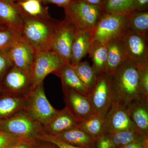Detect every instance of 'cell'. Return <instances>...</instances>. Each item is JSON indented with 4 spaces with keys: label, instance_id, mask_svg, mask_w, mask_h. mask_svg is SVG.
<instances>
[{
    "label": "cell",
    "instance_id": "obj_1",
    "mask_svg": "<svg viewBox=\"0 0 148 148\" xmlns=\"http://www.w3.org/2000/svg\"><path fill=\"white\" fill-rule=\"evenodd\" d=\"M59 21L51 17L36 18L23 16L19 39L27 43L34 53L51 50L54 34Z\"/></svg>",
    "mask_w": 148,
    "mask_h": 148
},
{
    "label": "cell",
    "instance_id": "obj_2",
    "mask_svg": "<svg viewBox=\"0 0 148 148\" xmlns=\"http://www.w3.org/2000/svg\"><path fill=\"white\" fill-rule=\"evenodd\" d=\"M112 77L116 101L127 106L135 100H145L142 95L138 67L131 61H124Z\"/></svg>",
    "mask_w": 148,
    "mask_h": 148
},
{
    "label": "cell",
    "instance_id": "obj_3",
    "mask_svg": "<svg viewBox=\"0 0 148 148\" xmlns=\"http://www.w3.org/2000/svg\"><path fill=\"white\" fill-rule=\"evenodd\" d=\"M23 111L42 130L59 112L53 108L47 98L43 82L34 88L28 93Z\"/></svg>",
    "mask_w": 148,
    "mask_h": 148
},
{
    "label": "cell",
    "instance_id": "obj_4",
    "mask_svg": "<svg viewBox=\"0 0 148 148\" xmlns=\"http://www.w3.org/2000/svg\"><path fill=\"white\" fill-rule=\"evenodd\" d=\"M130 14H113L104 12L90 33V45L106 44L120 38L127 28Z\"/></svg>",
    "mask_w": 148,
    "mask_h": 148
},
{
    "label": "cell",
    "instance_id": "obj_5",
    "mask_svg": "<svg viewBox=\"0 0 148 148\" xmlns=\"http://www.w3.org/2000/svg\"><path fill=\"white\" fill-rule=\"evenodd\" d=\"M65 16L78 28L90 33L104 13L102 7L73 0L64 8Z\"/></svg>",
    "mask_w": 148,
    "mask_h": 148
},
{
    "label": "cell",
    "instance_id": "obj_6",
    "mask_svg": "<svg viewBox=\"0 0 148 148\" xmlns=\"http://www.w3.org/2000/svg\"><path fill=\"white\" fill-rule=\"evenodd\" d=\"M87 96L95 113L106 118L115 101L112 76L106 73L97 75L95 86Z\"/></svg>",
    "mask_w": 148,
    "mask_h": 148
},
{
    "label": "cell",
    "instance_id": "obj_7",
    "mask_svg": "<svg viewBox=\"0 0 148 148\" xmlns=\"http://www.w3.org/2000/svg\"><path fill=\"white\" fill-rule=\"evenodd\" d=\"M0 130L17 138L30 140L36 138L42 128L22 110L8 118L1 120Z\"/></svg>",
    "mask_w": 148,
    "mask_h": 148
},
{
    "label": "cell",
    "instance_id": "obj_8",
    "mask_svg": "<svg viewBox=\"0 0 148 148\" xmlns=\"http://www.w3.org/2000/svg\"><path fill=\"white\" fill-rule=\"evenodd\" d=\"M64 63L61 57L53 51L35 53L30 73L33 88L43 82L48 75L53 73Z\"/></svg>",
    "mask_w": 148,
    "mask_h": 148
},
{
    "label": "cell",
    "instance_id": "obj_9",
    "mask_svg": "<svg viewBox=\"0 0 148 148\" xmlns=\"http://www.w3.org/2000/svg\"><path fill=\"white\" fill-rule=\"evenodd\" d=\"M127 58L137 66L148 65V37L126 29L120 38Z\"/></svg>",
    "mask_w": 148,
    "mask_h": 148
},
{
    "label": "cell",
    "instance_id": "obj_10",
    "mask_svg": "<svg viewBox=\"0 0 148 148\" xmlns=\"http://www.w3.org/2000/svg\"><path fill=\"white\" fill-rule=\"evenodd\" d=\"M76 30L75 25L66 16L58 22L56 29L51 50L58 54L65 63H70Z\"/></svg>",
    "mask_w": 148,
    "mask_h": 148
},
{
    "label": "cell",
    "instance_id": "obj_11",
    "mask_svg": "<svg viewBox=\"0 0 148 148\" xmlns=\"http://www.w3.org/2000/svg\"><path fill=\"white\" fill-rule=\"evenodd\" d=\"M1 81L2 92L27 96L33 89L30 76L13 66L6 73Z\"/></svg>",
    "mask_w": 148,
    "mask_h": 148
},
{
    "label": "cell",
    "instance_id": "obj_12",
    "mask_svg": "<svg viewBox=\"0 0 148 148\" xmlns=\"http://www.w3.org/2000/svg\"><path fill=\"white\" fill-rule=\"evenodd\" d=\"M62 89L65 107L78 123L95 114L87 96L71 89Z\"/></svg>",
    "mask_w": 148,
    "mask_h": 148
},
{
    "label": "cell",
    "instance_id": "obj_13",
    "mask_svg": "<svg viewBox=\"0 0 148 148\" xmlns=\"http://www.w3.org/2000/svg\"><path fill=\"white\" fill-rule=\"evenodd\" d=\"M106 118V133H114L125 130L138 131L130 119L126 106L116 100Z\"/></svg>",
    "mask_w": 148,
    "mask_h": 148
},
{
    "label": "cell",
    "instance_id": "obj_14",
    "mask_svg": "<svg viewBox=\"0 0 148 148\" xmlns=\"http://www.w3.org/2000/svg\"><path fill=\"white\" fill-rule=\"evenodd\" d=\"M8 53L12 65L30 76L35 55L32 48L19 39L9 48Z\"/></svg>",
    "mask_w": 148,
    "mask_h": 148
},
{
    "label": "cell",
    "instance_id": "obj_15",
    "mask_svg": "<svg viewBox=\"0 0 148 148\" xmlns=\"http://www.w3.org/2000/svg\"><path fill=\"white\" fill-rule=\"evenodd\" d=\"M0 21L6 28L19 34L23 24V15L15 3L0 0Z\"/></svg>",
    "mask_w": 148,
    "mask_h": 148
},
{
    "label": "cell",
    "instance_id": "obj_16",
    "mask_svg": "<svg viewBox=\"0 0 148 148\" xmlns=\"http://www.w3.org/2000/svg\"><path fill=\"white\" fill-rule=\"evenodd\" d=\"M130 119L137 130L145 136L148 133V102L135 100L126 106Z\"/></svg>",
    "mask_w": 148,
    "mask_h": 148
},
{
    "label": "cell",
    "instance_id": "obj_17",
    "mask_svg": "<svg viewBox=\"0 0 148 148\" xmlns=\"http://www.w3.org/2000/svg\"><path fill=\"white\" fill-rule=\"evenodd\" d=\"M53 74L60 78L62 89H71L86 96L88 95L89 92L79 79L74 67L70 63H64Z\"/></svg>",
    "mask_w": 148,
    "mask_h": 148
},
{
    "label": "cell",
    "instance_id": "obj_18",
    "mask_svg": "<svg viewBox=\"0 0 148 148\" xmlns=\"http://www.w3.org/2000/svg\"><path fill=\"white\" fill-rule=\"evenodd\" d=\"M78 123L66 107L43 128V132L52 135H58L77 127Z\"/></svg>",
    "mask_w": 148,
    "mask_h": 148
},
{
    "label": "cell",
    "instance_id": "obj_19",
    "mask_svg": "<svg viewBox=\"0 0 148 148\" xmlns=\"http://www.w3.org/2000/svg\"><path fill=\"white\" fill-rule=\"evenodd\" d=\"M108 59L106 73L112 75L124 61L128 60L120 38L110 41L107 43Z\"/></svg>",
    "mask_w": 148,
    "mask_h": 148
},
{
    "label": "cell",
    "instance_id": "obj_20",
    "mask_svg": "<svg viewBox=\"0 0 148 148\" xmlns=\"http://www.w3.org/2000/svg\"><path fill=\"white\" fill-rule=\"evenodd\" d=\"M27 96L5 92L0 96V120L8 118L23 110Z\"/></svg>",
    "mask_w": 148,
    "mask_h": 148
},
{
    "label": "cell",
    "instance_id": "obj_21",
    "mask_svg": "<svg viewBox=\"0 0 148 148\" xmlns=\"http://www.w3.org/2000/svg\"><path fill=\"white\" fill-rule=\"evenodd\" d=\"M90 45V34L77 28L75 36L72 47L70 63L74 68L88 53Z\"/></svg>",
    "mask_w": 148,
    "mask_h": 148
},
{
    "label": "cell",
    "instance_id": "obj_22",
    "mask_svg": "<svg viewBox=\"0 0 148 148\" xmlns=\"http://www.w3.org/2000/svg\"><path fill=\"white\" fill-rule=\"evenodd\" d=\"M53 136L70 145L81 147L94 148L96 141L77 127Z\"/></svg>",
    "mask_w": 148,
    "mask_h": 148
},
{
    "label": "cell",
    "instance_id": "obj_23",
    "mask_svg": "<svg viewBox=\"0 0 148 148\" xmlns=\"http://www.w3.org/2000/svg\"><path fill=\"white\" fill-rule=\"evenodd\" d=\"M77 127L97 140L107 132L106 118L94 114L78 123Z\"/></svg>",
    "mask_w": 148,
    "mask_h": 148
},
{
    "label": "cell",
    "instance_id": "obj_24",
    "mask_svg": "<svg viewBox=\"0 0 148 148\" xmlns=\"http://www.w3.org/2000/svg\"><path fill=\"white\" fill-rule=\"evenodd\" d=\"M14 3L23 16L36 18H48V7H44L39 0H16Z\"/></svg>",
    "mask_w": 148,
    "mask_h": 148
},
{
    "label": "cell",
    "instance_id": "obj_25",
    "mask_svg": "<svg viewBox=\"0 0 148 148\" xmlns=\"http://www.w3.org/2000/svg\"><path fill=\"white\" fill-rule=\"evenodd\" d=\"M92 62V67L97 75L106 73L108 59L106 44L90 45L88 53Z\"/></svg>",
    "mask_w": 148,
    "mask_h": 148
},
{
    "label": "cell",
    "instance_id": "obj_26",
    "mask_svg": "<svg viewBox=\"0 0 148 148\" xmlns=\"http://www.w3.org/2000/svg\"><path fill=\"white\" fill-rule=\"evenodd\" d=\"M127 29L141 36L148 37V11H134L130 14Z\"/></svg>",
    "mask_w": 148,
    "mask_h": 148
},
{
    "label": "cell",
    "instance_id": "obj_27",
    "mask_svg": "<svg viewBox=\"0 0 148 148\" xmlns=\"http://www.w3.org/2000/svg\"><path fill=\"white\" fill-rule=\"evenodd\" d=\"M101 7L105 13L128 14L135 10V0H104Z\"/></svg>",
    "mask_w": 148,
    "mask_h": 148
},
{
    "label": "cell",
    "instance_id": "obj_28",
    "mask_svg": "<svg viewBox=\"0 0 148 148\" xmlns=\"http://www.w3.org/2000/svg\"><path fill=\"white\" fill-rule=\"evenodd\" d=\"M74 69L83 84L90 92L95 86L97 79V75L92 66L87 61H80Z\"/></svg>",
    "mask_w": 148,
    "mask_h": 148
},
{
    "label": "cell",
    "instance_id": "obj_29",
    "mask_svg": "<svg viewBox=\"0 0 148 148\" xmlns=\"http://www.w3.org/2000/svg\"><path fill=\"white\" fill-rule=\"evenodd\" d=\"M116 148H120L144 137H147L141 134L137 130H130L114 133H108Z\"/></svg>",
    "mask_w": 148,
    "mask_h": 148
},
{
    "label": "cell",
    "instance_id": "obj_30",
    "mask_svg": "<svg viewBox=\"0 0 148 148\" xmlns=\"http://www.w3.org/2000/svg\"><path fill=\"white\" fill-rule=\"evenodd\" d=\"M18 33L6 28L0 31V51L7 49L19 39Z\"/></svg>",
    "mask_w": 148,
    "mask_h": 148
},
{
    "label": "cell",
    "instance_id": "obj_31",
    "mask_svg": "<svg viewBox=\"0 0 148 148\" xmlns=\"http://www.w3.org/2000/svg\"><path fill=\"white\" fill-rule=\"evenodd\" d=\"M36 138L40 141L51 143L57 148H86L70 145L59 140L55 136L47 134L42 131L40 132L39 134L37 136Z\"/></svg>",
    "mask_w": 148,
    "mask_h": 148
},
{
    "label": "cell",
    "instance_id": "obj_32",
    "mask_svg": "<svg viewBox=\"0 0 148 148\" xmlns=\"http://www.w3.org/2000/svg\"><path fill=\"white\" fill-rule=\"evenodd\" d=\"M137 67L140 76L142 95L145 100L148 101V65Z\"/></svg>",
    "mask_w": 148,
    "mask_h": 148
},
{
    "label": "cell",
    "instance_id": "obj_33",
    "mask_svg": "<svg viewBox=\"0 0 148 148\" xmlns=\"http://www.w3.org/2000/svg\"><path fill=\"white\" fill-rule=\"evenodd\" d=\"M9 48L0 51V81L9 69L13 66L9 56Z\"/></svg>",
    "mask_w": 148,
    "mask_h": 148
},
{
    "label": "cell",
    "instance_id": "obj_34",
    "mask_svg": "<svg viewBox=\"0 0 148 148\" xmlns=\"http://www.w3.org/2000/svg\"><path fill=\"white\" fill-rule=\"evenodd\" d=\"M21 139L0 130V148H8L21 140Z\"/></svg>",
    "mask_w": 148,
    "mask_h": 148
},
{
    "label": "cell",
    "instance_id": "obj_35",
    "mask_svg": "<svg viewBox=\"0 0 148 148\" xmlns=\"http://www.w3.org/2000/svg\"><path fill=\"white\" fill-rule=\"evenodd\" d=\"M95 148H116L108 133L103 135L96 140Z\"/></svg>",
    "mask_w": 148,
    "mask_h": 148
},
{
    "label": "cell",
    "instance_id": "obj_36",
    "mask_svg": "<svg viewBox=\"0 0 148 148\" xmlns=\"http://www.w3.org/2000/svg\"><path fill=\"white\" fill-rule=\"evenodd\" d=\"M120 148H148V137H144Z\"/></svg>",
    "mask_w": 148,
    "mask_h": 148
},
{
    "label": "cell",
    "instance_id": "obj_37",
    "mask_svg": "<svg viewBox=\"0 0 148 148\" xmlns=\"http://www.w3.org/2000/svg\"><path fill=\"white\" fill-rule=\"evenodd\" d=\"M33 139L24 140L19 141L8 148H32Z\"/></svg>",
    "mask_w": 148,
    "mask_h": 148
},
{
    "label": "cell",
    "instance_id": "obj_38",
    "mask_svg": "<svg viewBox=\"0 0 148 148\" xmlns=\"http://www.w3.org/2000/svg\"><path fill=\"white\" fill-rule=\"evenodd\" d=\"M39 1L42 3L53 4L64 8L73 0H39Z\"/></svg>",
    "mask_w": 148,
    "mask_h": 148
},
{
    "label": "cell",
    "instance_id": "obj_39",
    "mask_svg": "<svg viewBox=\"0 0 148 148\" xmlns=\"http://www.w3.org/2000/svg\"><path fill=\"white\" fill-rule=\"evenodd\" d=\"M135 8L137 11L147 10L148 0H135Z\"/></svg>",
    "mask_w": 148,
    "mask_h": 148
},
{
    "label": "cell",
    "instance_id": "obj_40",
    "mask_svg": "<svg viewBox=\"0 0 148 148\" xmlns=\"http://www.w3.org/2000/svg\"><path fill=\"white\" fill-rule=\"evenodd\" d=\"M80 1L90 4L101 6L104 0H80Z\"/></svg>",
    "mask_w": 148,
    "mask_h": 148
},
{
    "label": "cell",
    "instance_id": "obj_41",
    "mask_svg": "<svg viewBox=\"0 0 148 148\" xmlns=\"http://www.w3.org/2000/svg\"><path fill=\"white\" fill-rule=\"evenodd\" d=\"M6 28H6V27L0 21V31L3 30V29H6Z\"/></svg>",
    "mask_w": 148,
    "mask_h": 148
},
{
    "label": "cell",
    "instance_id": "obj_42",
    "mask_svg": "<svg viewBox=\"0 0 148 148\" xmlns=\"http://www.w3.org/2000/svg\"><path fill=\"white\" fill-rule=\"evenodd\" d=\"M1 1H5L9 2H14L16 0H1Z\"/></svg>",
    "mask_w": 148,
    "mask_h": 148
},
{
    "label": "cell",
    "instance_id": "obj_43",
    "mask_svg": "<svg viewBox=\"0 0 148 148\" xmlns=\"http://www.w3.org/2000/svg\"><path fill=\"white\" fill-rule=\"evenodd\" d=\"M1 92H2V90L1 87V84H0V94H1Z\"/></svg>",
    "mask_w": 148,
    "mask_h": 148
},
{
    "label": "cell",
    "instance_id": "obj_44",
    "mask_svg": "<svg viewBox=\"0 0 148 148\" xmlns=\"http://www.w3.org/2000/svg\"><path fill=\"white\" fill-rule=\"evenodd\" d=\"M47 148V147H41V148Z\"/></svg>",
    "mask_w": 148,
    "mask_h": 148
}]
</instances>
